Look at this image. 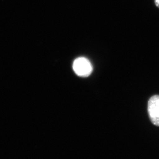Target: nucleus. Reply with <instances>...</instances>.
<instances>
[{"instance_id":"7ed1b4c3","label":"nucleus","mask_w":159,"mask_h":159,"mask_svg":"<svg viewBox=\"0 0 159 159\" xmlns=\"http://www.w3.org/2000/svg\"><path fill=\"white\" fill-rule=\"evenodd\" d=\"M155 4L157 7L159 8V0H155Z\"/></svg>"},{"instance_id":"f03ea898","label":"nucleus","mask_w":159,"mask_h":159,"mask_svg":"<svg viewBox=\"0 0 159 159\" xmlns=\"http://www.w3.org/2000/svg\"><path fill=\"white\" fill-rule=\"evenodd\" d=\"M148 112L152 123L159 127V95H154L149 99Z\"/></svg>"},{"instance_id":"f257e3e1","label":"nucleus","mask_w":159,"mask_h":159,"mask_svg":"<svg viewBox=\"0 0 159 159\" xmlns=\"http://www.w3.org/2000/svg\"><path fill=\"white\" fill-rule=\"evenodd\" d=\"M73 68L77 75L84 78L89 77L93 71V67L90 61L83 57H78L74 60Z\"/></svg>"}]
</instances>
